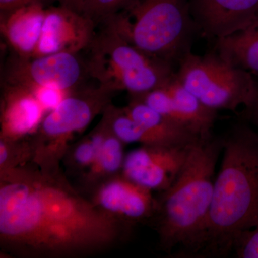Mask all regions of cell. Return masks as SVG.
<instances>
[{
    "mask_svg": "<svg viewBox=\"0 0 258 258\" xmlns=\"http://www.w3.org/2000/svg\"><path fill=\"white\" fill-rule=\"evenodd\" d=\"M114 93L101 87L75 90L42 119L30 136L32 164L42 171H62L60 164L76 134L81 133L111 103Z\"/></svg>",
    "mask_w": 258,
    "mask_h": 258,
    "instance_id": "obj_6",
    "label": "cell"
},
{
    "mask_svg": "<svg viewBox=\"0 0 258 258\" xmlns=\"http://www.w3.org/2000/svg\"><path fill=\"white\" fill-rule=\"evenodd\" d=\"M47 1L50 0H0V13H8L27 5L44 4Z\"/></svg>",
    "mask_w": 258,
    "mask_h": 258,
    "instance_id": "obj_25",
    "label": "cell"
},
{
    "mask_svg": "<svg viewBox=\"0 0 258 258\" xmlns=\"http://www.w3.org/2000/svg\"><path fill=\"white\" fill-rule=\"evenodd\" d=\"M87 47L90 77L113 93L139 96L162 87L174 76V66L134 46L108 20L101 23Z\"/></svg>",
    "mask_w": 258,
    "mask_h": 258,
    "instance_id": "obj_5",
    "label": "cell"
},
{
    "mask_svg": "<svg viewBox=\"0 0 258 258\" xmlns=\"http://www.w3.org/2000/svg\"><path fill=\"white\" fill-rule=\"evenodd\" d=\"M223 150L222 137L199 139L193 144L179 175L161 192L155 215L149 221L158 235L159 249L171 254L195 256L208 221L217 161Z\"/></svg>",
    "mask_w": 258,
    "mask_h": 258,
    "instance_id": "obj_3",
    "label": "cell"
},
{
    "mask_svg": "<svg viewBox=\"0 0 258 258\" xmlns=\"http://www.w3.org/2000/svg\"><path fill=\"white\" fill-rule=\"evenodd\" d=\"M46 10L43 4L27 5L0 13V28L8 46L17 55L33 56L41 36Z\"/></svg>",
    "mask_w": 258,
    "mask_h": 258,
    "instance_id": "obj_15",
    "label": "cell"
},
{
    "mask_svg": "<svg viewBox=\"0 0 258 258\" xmlns=\"http://www.w3.org/2000/svg\"><path fill=\"white\" fill-rule=\"evenodd\" d=\"M96 25L89 17L64 7L47 9L41 36L32 57L79 53L89 46Z\"/></svg>",
    "mask_w": 258,
    "mask_h": 258,
    "instance_id": "obj_12",
    "label": "cell"
},
{
    "mask_svg": "<svg viewBox=\"0 0 258 258\" xmlns=\"http://www.w3.org/2000/svg\"><path fill=\"white\" fill-rule=\"evenodd\" d=\"M124 145L108 127V132L94 162L79 176L80 190L82 192L88 193L104 180L121 173L125 156Z\"/></svg>",
    "mask_w": 258,
    "mask_h": 258,
    "instance_id": "obj_18",
    "label": "cell"
},
{
    "mask_svg": "<svg viewBox=\"0 0 258 258\" xmlns=\"http://www.w3.org/2000/svg\"><path fill=\"white\" fill-rule=\"evenodd\" d=\"M134 46L177 67L198 32L189 0H134L106 19Z\"/></svg>",
    "mask_w": 258,
    "mask_h": 258,
    "instance_id": "obj_4",
    "label": "cell"
},
{
    "mask_svg": "<svg viewBox=\"0 0 258 258\" xmlns=\"http://www.w3.org/2000/svg\"><path fill=\"white\" fill-rule=\"evenodd\" d=\"M241 116L250 122L258 134V91L253 103L248 108L243 109Z\"/></svg>",
    "mask_w": 258,
    "mask_h": 258,
    "instance_id": "obj_26",
    "label": "cell"
},
{
    "mask_svg": "<svg viewBox=\"0 0 258 258\" xmlns=\"http://www.w3.org/2000/svg\"><path fill=\"white\" fill-rule=\"evenodd\" d=\"M215 42L225 60L258 77V13L243 28Z\"/></svg>",
    "mask_w": 258,
    "mask_h": 258,
    "instance_id": "obj_16",
    "label": "cell"
},
{
    "mask_svg": "<svg viewBox=\"0 0 258 258\" xmlns=\"http://www.w3.org/2000/svg\"><path fill=\"white\" fill-rule=\"evenodd\" d=\"M3 84L31 90L54 86L73 91L85 86L88 74L86 60L78 53L60 52L40 57H25L12 52L3 68Z\"/></svg>",
    "mask_w": 258,
    "mask_h": 258,
    "instance_id": "obj_8",
    "label": "cell"
},
{
    "mask_svg": "<svg viewBox=\"0 0 258 258\" xmlns=\"http://www.w3.org/2000/svg\"><path fill=\"white\" fill-rule=\"evenodd\" d=\"M222 138L223 157L198 257L227 255L236 236L258 225L257 132L240 123Z\"/></svg>",
    "mask_w": 258,
    "mask_h": 258,
    "instance_id": "obj_2",
    "label": "cell"
},
{
    "mask_svg": "<svg viewBox=\"0 0 258 258\" xmlns=\"http://www.w3.org/2000/svg\"><path fill=\"white\" fill-rule=\"evenodd\" d=\"M124 108L135 121L170 145H189L201 139L176 124L138 98L131 96L130 101Z\"/></svg>",
    "mask_w": 258,
    "mask_h": 258,
    "instance_id": "obj_17",
    "label": "cell"
},
{
    "mask_svg": "<svg viewBox=\"0 0 258 258\" xmlns=\"http://www.w3.org/2000/svg\"><path fill=\"white\" fill-rule=\"evenodd\" d=\"M144 102L161 114L199 139L212 135L217 111L203 104L174 76L162 87L139 96H130Z\"/></svg>",
    "mask_w": 258,
    "mask_h": 258,
    "instance_id": "obj_9",
    "label": "cell"
},
{
    "mask_svg": "<svg viewBox=\"0 0 258 258\" xmlns=\"http://www.w3.org/2000/svg\"><path fill=\"white\" fill-rule=\"evenodd\" d=\"M198 32L216 40L250 23L258 13V0H189Z\"/></svg>",
    "mask_w": 258,
    "mask_h": 258,
    "instance_id": "obj_13",
    "label": "cell"
},
{
    "mask_svg": "<svg viewBox=\"0 0 258 258\" xmlns=\"http://www.w3.org/2000/svg\"><path fill=\"white\" fill-rule=\"evenodd\" d=\"M29 137L19 140L0 139V171L31 162L32 149Z\"/></svg>",
    "mask_w": 258,
    "mask_h": 258,
    "instance_id": "obj_21",
    "label": "cell"
},
{
    "mask_svg": "<svg viewBox=\"0 0 258 258\" xmlns=\"http://www.w3.org/2000/svg\"><path fill=\"white\" fill-rule=\"evenodd\" d=\"M45 111H51L63 101L72 91L54 86H40L30 90Z\"/></svg>",
    "mask_w": 258,
    "mask_h": 258,
    "instance_id": "obj_24",
    "label": "cell"
},
{
    "mask_svg": "<svg viewBox=\"0 0 258 258\" xmlns=\"http://www.w3.org/2000/svg\"><path fill=\"white\" fill-rule=\"evenodd\" d=\"M134 0H81V13L97 24L123 11Z\"/></svg>",
    "mask_w": 258,
    "mask_h": 258,
    "instance_id": "obj_22",
    "label": "cell"
},
{
    "mask_svg": "<svg viewBox=\"0 0 258 258\" xmlns=\"http://www.w3.org/2000/svg\"><path fill=\"white\" fill-rule=\"evenodd\" d=\"M193 144L141 146L125 154L121 174L146 189L162 192L177 178Z\"/></svg>",
    "mask_w": 258,
    "mask_h": 258,
    "instance_id": "obj_10",
    "label": "cell"
},
{
    "mask_svg": "<svg viewBox=\"0 0 258 258\" xmlns=\"http://www.w3.org/2000/svg\"><path fill=\"white\" fill-rule=\"evenodd\" d=\"M107 132L108 126L101 119L91 133L70 145L62 162L70 172L79 176L92 165Z\"/></svg>",
    "mask_w": 258,
    "mask_h": 258,
    "instance_id": "obj_20",
    "label": "cell"
},
{
    "mask_svg": "<svg viewBox=\"0 0 258 258\" xmlns=\"http://www.w3.org/2000/svg\"><path fill=\"white\" fill-rule=\"evenodd\" d=\"M56 1L58 2L60 6L81 13V0H56Z\"/></svg>",
    "mask_w": 258,
    "mask_h": 258,
    "instance_id": "obj_27",
    "label": "cell"
},
{
    "mask_svg": "<svg viewBox=\"0 0 258 258\" xmlns=\"http://www.w3.org/2000/svg\"><path fill=\"white\" fill-rule=\"evenodd\" d=\"M134 228L96 206L62 171L32 162L0 171V251L7 257H91L125 243Z\"/></svg>",
    "mask_w": 258,
    "mask_h": 258,
    "instance_id": "obj_1",
    "label": "cell"
},
{
    "mask_svg": "<svg viewBox=\"0 0 258 258\" xmlns=\"http://www.w3.org/2000/svg\"><path fill=\"white\" fill-rule=\"evenodd\" d=\"M0 101V139L19 140L40 126L46 111L28 88L3 84Z\"/></svg>",
    "mask_w": 258,
    "mask_h": 258,
    "instance_id": "obj_14",
    "label": "cell"
},
{
    "mask_svg": "<svg viewBox=\"0 0 258 258\" xmlns=\"http://www.w3.org/2000/svg\"><path fill=\"white\" fill-rule=\"evenodd\" d=\"M101 119L125 144L172 146L135 121L125 111L124 107L120 108L111 103L102 113Z\"/></svg>",
    "mask_w": 258,
    "mask_h": 258,
    "instance_id": "obj_19",
    "label": "cell"
},
{
    "mask_svg": "<svg viewBox=\"0 0 258 258\" xmlns=\"http://www.w3.org/2000/svg\"><path fill=\"white\" fill-rule=\"evenodd\" d=\"M179 82L205 106L235 112L248 108L257 96L258 83L252 75L232 66L214 50L203 55L189 52L176 69Z\"/></svg>",
    "mask_w": 258,
    "mask_h": 258,
    "instance_id": "obj_7",
    "label": "cell"
},
{
    "mask_svg": "<svg viewBox=\"0 0 258 258\" xmlns=\"http://www.w3.org/2000/svg\"><path fill=\"white\" fill-rule=\"evenodd\" d=\"M88 193L98 208L134 227L150 221L157 211L158 199L153 191L121 173L104 180Z\"/></svg>",
    "mask_w": 258,
    "mask_h": 258,
    "instance_id": "obj_11",
    "label": "cell"
},
{
    "mask_svg": "<svg viewBox=\"0 0 258 258\" xmlns=\"http://www.w3.org/2000/svg\"><path fill=\"white\" fill-rule=\"evenodd\" d=\"M232 252L239 258H258V225L236 236Z\"/></svg>",
    "mask_w": 258,
    "mask_h": 258,
    "instance_id": "obj_23",
    "label": "cell"
}]
</instances>
